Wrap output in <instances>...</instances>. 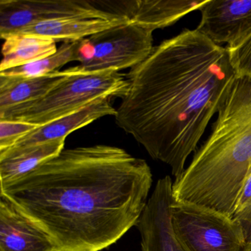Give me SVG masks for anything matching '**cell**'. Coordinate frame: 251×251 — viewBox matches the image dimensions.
<instances>
[{
	"label": "cell",
	"instance_id": "4",
	"mask_svg": "<svg viewBox=\"0 0 251 251\" xmlns=\"http://www.w3.org/2000/svg\"><path fill=\"white\" fill-rule=\"evenodd\" d=\"M45 96L0 112V120L42 126L80 111L102 98H123L127 93V77L119 72L86 73L75 67Z\"/></svg>",
	"mask_w": 251,
	"mask_h": 251
},
{
	"label": "cell",
	"instance_id": "21",
	"mask_svg": "<svg viewBox=\"0 0 251 251\" xmlns=\"http://www.w3.org/2000/svg\"><path fill=\"white\" fill-rule=\"evenodd\" d=\"M234 220H236L242 227L246 245L251 243V208L234 218Z\"/></svg>",
	"mask_w": 251,
	"mask_h": 251
},
{
	"label": "cell",
	"instance_id": "1",
	"mask_svg": "<svg viewBox=\"0 0 251 251\" xmlns=\"http://www.w3.org/2000/svg\"><path fill=\"white\" fill-rule=\"evenodd\" d=\"M152 183L145 160L96 145L64 149L0 193L39 223L58 251H100L136 226Z\"/></svg>",
	"mask_w": 251,
	"mask_h": 251
},
{
	"label": "cell",
	"instance_id": "3",
	"mask_svg": "<svg viewBox=\"0 0 251 251\" xmlns=\"http://www.w3.org/2000/svg\"><path fill=\"white\" fill-rule=\"evenodd\" d=\"M212 131L180 178L175 200L233 217L251 161V82L236 78Z\"/></svg>",
	"mask_w": 251,
	"mask_h": 251
},
{
	"label": "cell",
	"instance_id": "8",
	"mask_svg": "<svg viewBox=\"0 0 251 251\" xmlns=\"http://www.w3.org/2000/svg\"><path fill=\"white\" fill-rule=\"evenodd\" d=\"M173 181L170 176L159 179L136 226L143 251H186L173 231L170 217Z\"/></svg>",
	"mask_w": 251,
	"mask_h": 251
},
{
	"label": "cell",
	"instance_id": "10",
	"mask_svg": "<svg viewBox=\"0 0 251 251\" xmlns=\"http://www.w3.org/2000/svg\"><path fill=\"white\" fill-rule=\"evenodd\" d=\"M0 251H58L50 235L7 195L0 193Z\"/></svg>",
	"mask_w": 251,
	"mask_h": 251
},
{
	"label": "cell",
	"instance_id": "5",
	"mask_svg": "<svg viewBox=\"0 0 251 251\" xmlns=\"http://www.w3.org/2000/svg\"><path fill=\"white\" fill-rule=\"evenodd\" d=\"M152 31L129 21L80 40L76 66L86 73L133 68L153 49Z\"/></svg>",
	"mask_w": 251,
	"mask_h": 251
},
{
	"label": "cell",
	"instance_id": "7",
	"mask_svg": "<svg viewBox=\"0 0 251 251\" xmlns=\"http://www.w3.org/2000/svg\"><path fill=\"white\" fill-rule=\"evenodd\" d=\"M126 17L118 2L92 0H1L0 36L36 23L65 18L111 19ZM128 18V17H127Z\"/></svg>",
	"mask_w": 251,
	"mask_h": 251
},
{
	"label": "cell",
	"instance_id": "12",
	"mask_svg": "<svg viewBox=\"0 0 251 251\" xmlns=\"http://www.w3.org/2000/svg\"><path fill=\"white\" fill-rule=\"evenodd\" d=\"M111 100L110 98H100L80 111L40 126L18 141L14 147L29 146L67 138L75 130L85 127L95 120L105 116L115 117L117 109L111 105Z\"/></svg>",
	"mask_w": 251,
	"mask_h": 251
},
{
	"label": "cell",
	"instance_id": "17",
	"mask_svg": "<svg viewBox=\"0 0 251 251\" xmlns=\"http://www.w3.org/2000/svg\"><path fill=\"white\" fill-rule=\"evenodd\" d=\"M80 41L64 42L53 55L22 67L0 72V75L7 77H34L47 75L72 61H77V50Z\"/></svg>",
	"mask_w": 251,
	"mask_h": 251
},
{
	"label": "cell",
	"instance_id": "16",
	"mask_svg": "<svg viewBox=\"0 0 251 251\" xmlns=\"http://www.w3.org/2000/svg\"><path fill=\"white\" fill-rule=\"evenodd\" d=\"M4 40L0 72L35 62L58 50L55 40L34 35L12 34Z\"/></svg>",
	"mask_w": 251,
	"mask_h": 251
},
{
	"label": "cell",
	"instance_id": "15",
	"mask_svg": "<svg viewBox=\"0 0 251 251\" xmlns=\"http://www.w3.org/2000/svg\"><path fill=\"white\" fill-rule=\"evenodd\" d=\"M67 75V70L40 77L0 75V112L45 96Z\"/></svg>",
	"mask_w": 251,
	"mask_h": 251
},
{
	"label": "cell",
	"instance_id": "19",
	"mask_svg": "<svg viewBox=\"0 0 251 251\" xmlns=\"http://www.w3.org/2000/svg\"><path fill=\"white\" fill-rule=\"evenodd\" d=\"M39 127L26 122L0 120V152L12 148L18 141Z\"/></svg>",
	"mask_w": 251,
	"mask_h": 251
},
{
	"label": "cell",
	"instance_id": "20",
	"mask_svg": "<svg viewBox=\"0 0 251 251\" xmlns=\"http://www.w3.org/2000/svg\"><path fill=\"white\" fill-rule=\"evenodd\" d=\"M251 208V161L248 167L246 177L244 182L243 187L241 191L235 208L234 214L232 218L234 219L239 217L241 214L248 211Z\"/></svg>",
	"mask_w": 251,
	"mask_h": 251
},
{
	"label": "cell",
	"instance_id": "6",
	"mask_svg": "<svg viewBox=\"0 0 251 251\" xmlns=\"http://www.w3.org/2000/svg\"><path fill=\"white\" fill-rule=\"evenodd\" d=\"M173 231L186 251H243L240 224L232 217L201 205L176 201L170 204Z\"/></svg>",
	"mask_w": 251,
	"mask_h": 251
},
{
	"label": "cell",
	"instance_id": "14",
	"mask_svg": "<svg viewBox=\"0 0 251 251\" xmlns=\"http://www.w3.org/2000/svg\"><path fill=\"white\" fill-rule=\"evenodd\" d=\"M67 138L25 147H13L0 152V186L27 174L64 150Z\"/></svg>",
	"mask_w": 251,
	"mask_h": 251
},
{
	"label": "cell",
	"instance_id": "22",
	"mask_svg": "<svg viewBox=\"0 0 251 251\" xmlns=\"http://www.w3.org/2000/svg\"><path fill=\"white\" fill-rule=\"evenodd\" d=\"M243 251H251V243L247 244Z\"/></svg>",
	"mask_w": 251,
	"mask_h": 251
},
{
	"label": "cell",
	"instance_id": "11",
	"mask_svg": "<svg viewBox=\"0 0 251 251\" xmlns=\"http://www.w3.org/2000/svg\"><path fill=\"white\" fill-rule=\"evenodd\" d=\"M207 0H133L124 1L125 14L131 23L153 32L177 23L199 10Z\"/></svg>",
	"mask_w": 251,
	"mask_h": 251
},
{
	"label": "cell",
	"instance_id": "13",
	"mask_svg": "<svg viewBox=\"0 0 251 251\" xmlns=\"http://www.w3.org/2000/svg\"><path fill=\"white\" fill-rule=\"evenodd\" d=\"M129 21L130 20L127 17L111 20L82 17L60 19L36 23L33 25L24 27L12 34L34 35L53 39L56 42L58 41H64V42H74L90 37L97 33L125 24Z\"/></svg>",
	"mask_w": 251,
	"mask_h": 251
},
{
	"label": "cell",
	"instance_id": "9",
	"mask_svg": "<svg viewBox=\"0 0 251 251\" xmlns=\"http://www.w3.org/2000/svg\"><path fill=\"white\" fill-rule=\"evenodd\" d=\"M196 30L216 45L227 46L251 33V0H207Z\"/></svg>",
	"mask_w": 251,
	"mask_h": 251
},
{
	"label": "cell",
	"instance_id": "18",
	"mask_svg": "<svg viewBox=\"0 0 251 251\" xmlns=\"http://www.w3.org/2000/svg\"><path fill=\"white\" fill-rule=\"evenodd\" d=\"M226 48L236 77L251 82V33L234 45Z\"/></svg>",
	"mask_w": 251,
	"mask_h": 251
},
{
	"label": "cell",
	"instance_id": "2",
	"mask_svg": "<svg viewBox=\"0 0 251 251\" xmlns=\"http://www.w3.org/2000/svg\"><path fill=\"white\" fill-rule=\"evenodd\" d=\"M236 78L226 48L186 29L130 69L116 123L177 180Z\"/></svg>",
	"mask_w": 251,
	"mask_h": 251
}]
</instances>
